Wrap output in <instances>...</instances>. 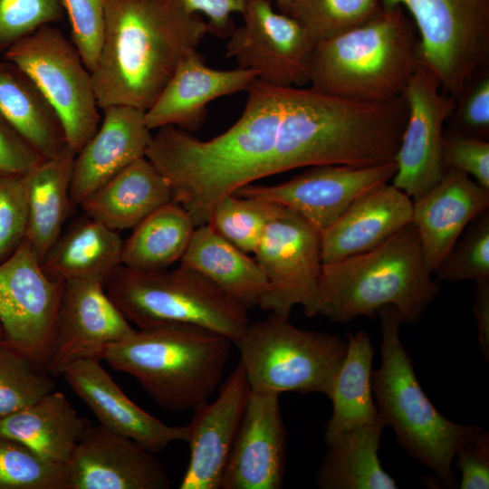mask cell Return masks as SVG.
<instances>
[{"label":"cell","mask_w":489,"mask_h":489,"mask_svg":"<svg viewBox=\"0 0 489 489\" xmlns=\"http://www.w3.org/2000/svg\"><path fill=\"white\" fill-rule=\"evenodd\" d=\"M408 118L395 158L392 185L412 201L427 195L446 171L442 158L444 124L457 102L444 93L436 75L418 62L403 91Z\"/></svg>","instance_id":"obj_13"},{"label":"cell","mask_w":489,"mask_h":489,"mask_svg":"<svg viewBox=\"0 0 489 489\" xmlns=\"http://www.w3.org/2000/svg\"><path fill=\"white\" fill-rule=\"evenodd\" d=\"M382 8L381 0H296L287 14L316 43L368 21Z\"/></svg>","instance_id":"obj_36"},{"label":"cell","mask_w":489,"mask_h":489,"mask_svg":"<svg viewBox=\"0 0 489 489\" xmlns=\"http://www.w3.org/2000/svg\"><path fill=\"white\" fill-rule=\"evenodd\" d=\"M474 314L477 322L481 350L489 356V279L475 281Z\"/></svg>","instance_id":"obj_47"},{"label":"cell","mask_w":489,"mask_h":489,"mask_svg":"<svg viewBox=\"0 0 489 489\" xmlns=\"http://www.w3.org/2000/svg\"><path fill=\"white\" fill-rule=\"evenodd\" d=\"M254 254L268 283L258 306L289 319L292 308L301 305L313 317L322 266L320 232L281 206Z\"/></svg>","instance_id":"obj_12"},{"label":"cell","mask_w":489,"mask_h":489,"mask_svg":"<svg viewBox=\"0 0 489 489\" xmlns=\"http://www.w3.org/2000/svg\"><path fill=\"white\" fill-rule=\"evenodd\" d=\"M455 457L461 471L459 488H489V433L483 427L464 442Z\"/></svg>","instance_id":"obj_43"},{"label":"cell","mask_w":489,"mask_h":489,"mask_svg":"<svg viewBox=\"0 0 489 489\" xmlns=\"http://www.w3.org/2000/svg\"><path fill=\"white\" fill-rule=\"evenodd\" d=\"M244 23L229 34L225 56L273 85L308 83L314 42L292 16L276 12L269 0H246Z\"/></svg>","instance_id":"obj_14"},{"label":"cell","mask_w":489,"mask_h":489,"mask_svg":"<svg viewBox=\"0 0 489 489\" xmlns=\"http://www.w3.org/2000/svg\"><path fill=\"white\" fill-rule=\"evenodd\" d=\"M107 294L139 329L183 323L200 326L233 343L249 323L247 309L196 270L141 272L123 265L104 282Z\"/></svg>","instance_id":"obj_7"},{"label":"cell","mask_w":489,"mask_h":489,"mask_svg":"<svg viewBox=\"0 0 489 489\" xmlns=\"http://www.w3.org/2000/svg\"><path fill=\"white\" fill-rule=\"evenodd\" d=\"M0 112L43 159L70 150L49 101L26 72L4 57H0Z\"/></svg>","instance_id":"obj_27"},{"label":"cell","mask_w":489,"mask_h":489,"mask_svg":"<svg viewBox=\"0 0 489 489\" xmlns=\"http://www.w3.org/2000/svg\"><path fill=\"white\" fill-rule=\"evenodd\" d=\"M286 437L279 395L251 390L220 489L282 488Z\"/></svg>","instance_id":"obj_17"},{"label":"cell","mask_w":489,"mask_h":489,"mask_svg":"<svg viewBox=\"0 0 489 489\" xmlns=\"http://www.w3.org/2000/svg\"><path fill=\"white\" fill-rule=\"evenodd\" d=\"M123 241L119 233L86 216L62 232L42 268L52 279L105 282L120 265Z\"/></svg>","instance_id":"obj_29"},{"label":"cell","mask_w":489,"mask_h":489,"mask_svg":"<svg viewBox=\"0 0 489 489\" xmlns=\"http://www.w3.org/2000/svg\"><path fill=\"white\" fill-rule=\"evenodd\" d=\"M396 171L395 161L369 167L321 165L288 181L272 186L248 184L234 194L277 203L321 232L364 193L388 183Z\"/></svg>","instance_id":"obj_15"},{"label":"cell","mask_w":489,"mask_h":489,"mask_svg":"<svg viewBox=\"0 0 489 489\" xmlns=\"http://www.w3.org/2000/svg\"><path fill=\"white\" fill-rule=\"evenodd\" d=\"M417 63L404 9L383 7L368 21L314 43L308 83L343 100L386 102L402 96Z\"/></svg>","instance_id":"obj_5"},{"label":"cell","mask_w":489,"mask_h":489,"mask_svg":"<svg viewBox=\"0 0 489 489\" xmlns=\"http://www.w3.org/2000/svg\"><path fill=\"white\" fill-rule=\"evenodd\" d=\"M70 24L72 42L85 66L94 69L103 37L105 0H61Z\"/></svg>","instance_id":"obj_41"},{"label":"cell","mask_w":489,"mask_h":489,"mask_svg":"<svg viewBox=\"0 0 489 489\" xmlns=\"http://www.w3.org/2000/svg\"><path fill=\"white\" fill-rule=\"evenodd\" d=\"M412 213V199L392 184L369 189L320 232L322 264L376 248L410 224Z\"/></svg>","instance_id":"obj_24"},{"label":"cell","mask_w":489,"mask_h":489,"mask_svg":"<svg viewBox=\"0 0 489 489\" xmlns=\"http://www.w3.org/2000/svg\"><path fill=\"white\" fill-rule=\"evenodd\" d=\"M180 265L202 273L246 309L258 306L268 288L255 261L209 224L196 227Z\"/></svg>","instance_id":"obj_28"},{"label":"cell","mask_w":489,"mask_h":489,"mask_svg":"<svg viewBox=\"0 0 489 489\" xmlns=\"http://www.w3.org/2000/svg\"><path fill=\"white\" fill-rule=\"evenodd\" d=\"M400 6L419 34L418 62L456 101L489 58V0H381Z\"/></svg>","instance_id":"obj_9"},{"label":"cell","mask_w":489,"mask_h":489,"mask_svg":"<svg viewBox=\"0 0 489 489\" xmlns=\"http://www.w3.org/2000/svg\"><path fill=\"white\" fill-rule=\"evenodd\" d=\"M94 135L75 155L70 197L73 206L135 160L145 157L152 134L144 112L114 105L105 108Z\"/></svg>","instance_id":"obj_22"},{"label":"cell","mask_w":489,"mask_h":489,"mask_svg":"<svg viewBox=\"0 0 489 489\" xmlns=\"http://www.w3.org/2000/svg\"><path fill=\"white\" fill-rule=\"evenodd\" d=\"M256 72L237 67L217 70L206 64L197 49L187 53L153 104L144 112L148 128L175 126L197 131L206 116V105L222 96L246 91Z\"/></svg>","instance_id":"obj_20"},{"label":"cell","mask_w":489,"mask_h":489,"mask_svg":"<svg viewBox=\"0 0 489 489\" xmlns=\"http://www.w3.org/2000/svg\"><path fill=\"white\" fill-rule=\"evenodd\" d=\"M0 489H68L66 465L0 434Z\"/></svg>","instance_id":"obj_35"},{"label":"cell","mask_w":489,"mask_h":489,"mask_svg":"<svg viewBox=\"0 0 489 489\" xmlns=\"http://www.w3.org/2000/svg\"><path fill=\"white\" fill-rule=\"evenodd\" d=\"M436 280L489 279V209L469 223L434 272Z\"/></svg>","instance_id":"obj_38"},{"label":"cell","mask_w":489,"mask_h":489,"mask_svg":"<svg viewBox=\"0 0 489 489\" xmlns=\"http://www.w3.org/2000/svg\"><path fill=\"white\" fill-rule=\"evenodd\" d=\"M195 229L187 211L171 201L134 227L122 243L120 264L141 272L168 269L183 257Z\"/></svg>","instance_id":"obj_33"},{"label":"cell","mask_w":489,"mask_h":489,"mask_svg":"<svg viewBox=\"0 0 489 489\" xmlns=\"http://www.w3.org/2000/svg\"><path fill=\"white\" fill-rule=\"evenodd\" d=\"M28 209L24 176L0 177V264L26 237Z\"/></svg>","instance_id":"obj_40"},{"label":"cell","mask_w":489,"mask_h":489,"mask_svg":"<svg viewBox=\"0 0 489 489\" xmlns=\"http://www.w3.org/2000/svg\"><path fill=\"white\" fill-rule=\"evenodd\" d=\"M412 223L376 248L322 264L314 316L346 322L374 319L385 305L397 308L401 323L417 322L439 291Z\"/></svg>","instance_id":"obj_3"},{"label":"cell","mask_w":489,"mask_h":489,"mask_svg":"<svg viewBox=\"0 0 489 489\" xmlns=\"http://www.w3.org/2000/svg\"><path fill=\"white\" fill-rule=\"evenodd\" d=\"M206 33L207 23L180 0H105L103 37L91 72L99 108L146 111Z\"/></svg>","instance_id":"obj_2"},{"label":"cell","mask_w":489,"mask_h":489,"mask_svg":"<svg viewBox=\"0 0 489 489\" xmlns=\"http://www.w3.org/2000/svg\"><path fill=\"white\" fill-rule=\"evenodd\" d=\"M38 86L57 112L68 149L75 155L101 121L91 72L79 52L53 24L43 25L3 54Z\"/></svg>","instance_id":"obj_10"},{"label":"cell","mask_w":489,"mask_h":489,"mask_svg":"<svg viewBox=\"0 0 489 489\" xmlns=\"http://www.w3.org/2000/svg\"><path fill=\"white\" fill-rule=\"evenodd\" d=\"M62 392L51 391L35 403L0 417V434L14 438L43 458L66 465L91 428Z\"/></svg>","instance_id":"obj_26"},{"label":"cell","mask_w":489,"mask_h":489,"mask_svg":"<svg viewBox=\"0 0 489 489\" xmlns=\"http://www.w3.org/2000/svg\"><path fill=\"white\" fill-rule=\"evenodd\" d=\"M68 489H167L161 462L134 440L91 427L66 465Z\"/></svg>","instance_id":"obj_18"},{"label":"cell","mask_w":489,"mask_h":489,"mask_svg":"<svg viewBox=\"0 0 489 489\" xmlns=\"http://www.w3.org/2000/svg\"><path fill=\"white\" fill-rule=\"evenodd\" d=\"M246 91L241 116L220 135L201 140L165 126L147 149L145 157L170 185L172 201L196 227L208 223L221 197L257 179L309 166L369 167L383 158L388 120L379 103L258 78Z\"/></svg>","instance_id":"obj_1"},{"label":"cell","mask_w":489,"mask_h":489,"mask_svg":"<svg viewBox=\"0 0 489 489\" xmlns=\"http://www.w3.org/2000/svg\"><path fill=\"white\" fill-rule=\"evenodd\" d=\"M374 350L366 331L348 333L347 350L330 395L332 414L324 432L328 446L341 434L376 421L371 387Z\"/></svg>","instance_id":"obj_31"},{"label":"cell","mask_w":489,"mask_h":489,"mask_svg":"<svg viewBox=\"0 0 489 489\" xmlns=\"http://www.w3.org/2000/svg\"><path fill=\"white\" fill-rule=\"evenodd\" d=\"M2 338H3V330H2L1 323H0V340H2Z\"/></svg>","instance_id":"obj_49"},{"label":"cell","mask_w":489,"mask_h":489,"mask_svg":"<svg viewBox=\"0 0 489 489\" xmlns=\"http://www.w3.org/2000/svg\"><path fill=\"white\" fill-rule=\"evenodd\" d=\"M62 287L63 282L44 273L26 239L0 264V342L44 371L55 335Z\"/></svg>","instance_id":"obj_11"},{"label":"cell","mask_w":489,"mask_h":489,"mask_svg":"<svg viewBox=\"0 0 489 489\" xmlns=\"http://www.w3.org/2000/svg\"><path fill=\"white\" fill-rule=\"evenodd\" d=\"M442 158L445 169H456L489 189V142L458 130L444 133Z\"/></svg>","instance_id":"obj_42"},{"label":"cell","mask_w":489,"mask_h":489,"mask_svg":"<svg viewBox=\"0 0 489 489\" xmlns=\"http://www.w3.org/2000/svg\"><path fill=\"white\" fill-rule=\"evenodd\" d=\"M134 331L107 294L103 282L66 280L46 371L58 377L75 361L102 360L109 344Z\"/></svg>","instance_id":"obj_16"},{"label":"cell","mask_w":489,"mask_h":489,"mask_svg":"<svg viewBox=\"0 0 489 489\" xmlns=\"http://www.w3.org/2000/svg\"><path fill=\"white\" fill-rule=\"evenodd\" d=\"M381 366L371 372V387L379 417L390 426L398 445L434 472L442 482L455 485L453 460L460 446L481 427L464 426L446 418L422 389L413 362L399 337L400 316L393 305L381 307Z\"/></svg>","instance_id":"obj_6"},{"label":"cell","mask_w":489,"mask_h":489,"mask_svg":"<svg viewBox=\"0 0 489 489\" xmlns=\"http://www.w3.org/2000/svg\"><path fill=\"white\" fill-rule=\"evenodd\" d=\"M191 13L203 14L207 18L208 32L227 36L234 30L232 15L242 14L246 0H180Z\"/></svg>","instance_id":"obj_46"},{"label":"cell","mask_w":489,"mask_h":489,"mask_svg":"<svg viewBox=\"0 0 489 489\" xmlns=\"http://www.w3.org/2000/svg\"><path fill=\"white\" fill-rule=\"evenodd\" d=\"M250 391L239 362L221 384L216 399L193 410L187 425L190 457L180 489H220Z\"/></svg>","instance_id":"obj_19"},{"label":"cell","mask_w":489,"mask_h":489,"mask_svg":"<svg viewBox=\"0 0 489 489\" xmlns=\"http://www.w3.org/2000/svg\"><path fill=\"white\" fill-rule=\"evenodd\" d=\"M171 201L168 179L142 157L101 186L80 206L87 216L119 232L134 228Z\"/></svg>","instance_id":"obj_25"},{"label":"cell","mask_w":489,"mask_h":489,"mask_svg":"<svg viewBox=\"0 0 489 489\" xmlns=\"http://www.w3.org/2000/svg\"><path fill=\"white\" fill-rule=\"evenodd\" d=\"M101 360L73 362L62 376L100 424L129 437L151 453L175 441L187 442L188 427H170L130 400L101 366Z\"/></svg>","instance_id":"obj_21"},{"label":"cell","mask_w":489,"mask_h":489,"mask_svg":"<svg viewBox=\"0 0 489 489\" xmlns=\"http://www.w3.org/2000/svg\"><path fill=\"white\" fill-rule=\"evenodd\" d=\"M55 387L51 375L0 342V417L35 403Z\"/></svg>","instance_id":"obj_37"},{"label":"cell","mask_w":489,"mask_h":489,"mask_svg":"<svg viewBox=\"0 0 489 489\" xmlns=\"http://www.w3.org/2000/svg\"><path fill=\"white\" fill-rule=\"evenodd\" d=\"M275 1L280 10L284 14H288L296 0H275Z\"/></svg>","instance_id":"obj_48"},{"label":"cell","mask_w":489,"mask_h":489,"mask_svg":"<svg viewBox=\"0 0 489 489\" xmlns=\"http://www.w3.org/2000/svg\"><path fill=\"white\" fill-rule=\"evenodd\" d=\"M64 15L61 0H0V57L24 37L61 22Z\"/></svg>","instance_id":"obj_39"},{"label":"cell","mask_w":489,"mask_h":489,"mask_svg":"<svg viewBox=\"0 0 489 489\" xmlns=\"http://www.w3.org/2000/svg\"><path fill=\"white\" fill-rule=\"evenodd\" d=\"M43 160L0 112V177L24 176Z\"/></svg>","instance_id":"obj_44"},{"label":"cell","mask_w":489,"mask_h":489,"mask_svg":"<svg viewBox=\"0 0 489 489\" xmlns=\"http://www.w3.org/2000/svg\"><path fill=\"white\" fill-rule=\"evenodd\" d=\"M281 205L253 197L225 195L215 205L208 223L244 253H254L271 218Z\"/></svg>","instance_id":"obj_34"},{"label":"cell","mask_w":489,"mask_h":489,"mask_svg":"<svg viewBox=\"0 0 489 489\" xmlns=\"http://www.w3.org/2000/svg\"><path fill=\"white\" fill-rule=\"evenodd\" d=\"M233 341L211 330L169 323L135 330L105 349L102 360L135 378L162 408L194 410L223 380Z\"/></svg>","instance_id":"obj_4"},{"label":"cell","mask_w":489,"mask_h":489,"mask_svg":"<svg viewBox=\"0 0 489 489\" xmlns=\"http://www.w3.org/2000/svg\"><path fill=\"white\" fill-rule=\"evenodd\" d=\"M385 425L376 421L341 434L329 446L316 475L322 489H396L381 466L379 449Z\"/></svg>","instance_id":"obj_32"},{"label":"cell","mask_w":489,"mask_h":489,"mask_svg":"<svg viewBox=\"0 0 489 489\" xmlns=\"http://www.w3.org/2000/svg\"><path fill=\"white\" fill-rule=\"evenodd\" d=\"M250 389L330 395L347 350L336 335L302 330L271 314L234 341Z\"/></svg>","instance_id":"obj_8"},{"label":"cell","mask_w":489,"mask_h":489,"mask_svg":"<svg viewBox=\"0 0 489 489\" xmlns=\"http://www.w3.org/2000/svg\"><path fill=\"white\" fill-rule=\"evenodd\" d=\"M74 158L69 150L62 157L43 159L24 176L28 209L25 239L41 263L73 206L70 187Z\"/></svg>","instance_id":"obj_30"},{"label":"cell","mask_w":489,"mask_h":489,"mask_svg":"<svg viewBox=\"0 0 489 489\" xmlns=\"http://www.w3.org/2000/svg\"><path fill=\"white\" fill-rule=\"evenodd\" d=\"M489 206V189L465 172L446 169L440 181L413 201L411 223L419 235L425 261L434 273L464 230Z\"/></svg>","instance_id":"obj_23"},{"label":"cell","mask_w":489,"mask_h":489,"mask_svg":"<svg viewBox=\"0 0 489 489\" xmlns=\"http://www.w3.org/2000/svg\"><path fill=\"white\" fill-rule=\"evenodd\" d=\"M456 115L458 131L484 139L489 134V77L484 76L459 101Z\"/></svg>","instance_id":"obj_45"}]
</instances>
